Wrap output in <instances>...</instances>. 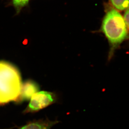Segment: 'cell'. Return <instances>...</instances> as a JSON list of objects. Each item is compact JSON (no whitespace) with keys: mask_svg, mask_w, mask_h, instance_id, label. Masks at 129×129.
Instances as JSON below:
<instances>
[{"mask_svg":"<svg viewBox=\"0 0 129 129\" xmlns=\"http://www.w3.org/2000/svg\"><path fill=\"white\" fill-rule=\"evenodd\" d=\"M101 31L108 41V59L110 60L115 50L128 38L127 28L123 16L115 9L109 10L102 21Z\"/></svg>","mask_w":129,"mask_h":129,"instance_id":"obj_1","label":"cell"},{"mask_svg":"<svg viewBox=\"0 0 129 129\" xmlns=\"http://www.w3.org/2000/svg\"><path fill=\"white\" fill-rule=\"evenodd\" d=\"M22 85L17 68L9 62L0 61V104L19 101Z\"/></svg>","mask_w":129,"mask_h":129,"instance_id":"obj_2","label":"cell"},{"mask_svg":"<svg viewBox=\"0 0 129 129\" xmlns=\"http://www.w3.org/2000/svg\"><path fill=\"white\" fill-rule=\"evenodd\" d=\"M56 99L55 94L51 92H37L30 98V102L24 112L28 113L38 112L54 103Z\"/></svg>","mask_w":129,"mask_h":129,"instance_id":"obj_3","label":"cell"},{"mask_svg":"<svg viewBox=\"0 0 129 129\" xmlns=\"http://www.w3.org/2000/svg\"><path fill=\"white\" fill-rule=\"evenodd\" d=\"M39 86L33 80H28L22 84L21 94L19 101L30 99L34 94L38 92Z\"/></svg>","mask_w":129,"mask_h":129,"instance_id":"obj_4","label":"cell"},{"mask_svg":"<svg viewBox=\"0 0 129 129\" xmlns=\"http://www.w3.org/2000/svg\"><path fill=\"white\" fill-rule=\"evenodd\" d=\"M58 122L57 121L48 119L40 120L30 122L19 129H50Z\"/></svg>","mask_w":129,"mask_h":129,"instance_id":"obj_5","label":"cell"},{"mask_svg":"<svg viewBox=\"0 0 129 129\" xmlns=\"http://www.w3.org/2000/svg\"><path fill=\"white\" fill-rule=\"evenodd\" d=\"M113 6L119 11L126 10L129 7V0H110Z\"/></svg>","mask_w":129,"mask_h":129,"instance_id":"obj_6","label":"cell"},{"mask_svg":"<svg viewBox=\"0 0 129 129\" xmlns=\"http://www.w3.org/2000/svg\"><path fill=\"white\" fill-rule=\"evenodd\" d=\"M29 0H12L13 4L17 13H19L23 8L28 5Z\"/></svg>","mask_w":129,"mask_h":129,"instance_id":"obj_7","label":"cell"},{"mask_svg":"<svg viewBox=\"0 0 129 129\" xmlns=\"http://www.w3.org/2000/svg\"><path fill=\"white\" fill-rule=\"evenodd\" d=\"M123 18L124 19L127 28L129 29V7L125 11Z\"/></svg>","mask_w":129,"mask_h":129,"instance_id":"obj_8","label":"cell"}]
</instances>
